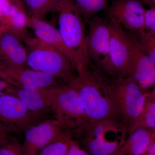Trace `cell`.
<instances>
[{
    "label": "cell",
    "mask_w": 155,
    "mask_h": 155,
    "mask_svg": "<svg viewBox=\"0 0 155 155\" xmlns=\"http://www.w3.org/2000/svg\"><path fill=\"white\" fill-rule=\"evenodd\" d=\"M107 74L96 69H82L67 84L77 91L83 105L87 125L109 119H121Z\"/></svg>",
    "instance_id": "6da1fadb"
},
{
    "label": "cell",
    "mask_w": 155,
    "mask_h": 155,
    "mask_svg": "<svg viewBox=\"0 0 155 155\" xmlns=\"http://www.w3.org/2000/svg\"><path fill=\"white\" fill-rule=\"evenodd\" d=\"M23 42L28 68L62 79L67 84L76 75L69 59L41 40L30 36Z\"/></svg>",
    "instance_id": "7a4b0ae2"
},
{
    "label": "cell",
    "mask_w": 155,
    "mask_h": 155,
    "mask_svg": "<svg viewBox=\"0 0 155 155\" xmlns=\"http://www.w3.org/2000/svg\"><path fill=\"white\" fill-rule=\"evenodd\" d=\"M127 125L121 119H106L87 125L77 135L91 155H112L124 143Z\"/></svg>",
    "instance_id": "3957f363"
},
{
    "label": "cell",
    "mask_w": 155,
    "mask_h": 155,
    "mask_svg": "<svg viewBox=\"0 0 155 155\" xmlns=\"http://www.w3.org/2000/svg\"><path fill=\"white\" fill-rule=\"evenodd\" d=\"M58 13V30L61 36L68 47L89 67L85 22L74 0H60Z\"/></svg>",
    "instance_id": "277c9868"
},
{
    "label": "cell",
    "mask_w": 155,
    "mask_h": 155,
    "mask_svg": "<svg viewBox=\"0 0 155 155\" xmlns=\"http://www.w3.org/2000/svg\"><path fill=\"white\" fill-rule=\"evenodd\" d=\"M51 110L72 137L87 126L86 114L78 93L69 84L58 87Z\"/></svg>",
    "instance_id": "5b68a950"
},
{
    "label": "cell",
    "mask_w": 155,
    "mask_h": 155,
    "mask_svg": "<svg viewBox=\"0 0 155 155\" xmlns=\"http://www.w3.org/2000/svg\"><path fill=\"white\" fill-rule=\"evenodd\" d=\"M86 46L89 61L96 69L114 78L113 65L110 56V30L106 20L98 16L92 17L87 22Z\"/></svg>",
    "instance_id": "8992f818"
},
{
    "label": "cell",
    "mask_w": 155,
    "mask_h": 155,
    "mask_svg": "<svg viewBox=\"0 0 155 155\" xmlns=\"http://www.w3.org/2000/svg\"><path fill=\"white\" fill-rule=\"evenodd\" d=\"M110 84L120 119L128 127L136 122L144 110V95L138 85L128 77L112 78Z\"/></svg>",
    "instance_id": "52a82bcc"
},
{
    "label": "cell",
    "mask_w": 155,
    "mask_h": 155,
    "mask_svg": "<svg viewBox=\"0 0 155 155\" xmlns=\"http://www.w3.org/2000/svg\"><path fill=\"white\" fill-rule=\"evenodd\" d=\"M41 117V114L29 110L14 95L0 97V127L8 133L25 132Z\"/></svg>",
    "instance_id": "ba28073f"
},
{
    "label": "cell",
    "mask_w": 155,
    "mask_h": 155,
    "mask_svg": "<svg viewBox=\"0 0 155 155\" xmlns=\"http://www.w3.org/2000/svg\"><path fill=\"white\" fill-rule=\"evenodd\" d=\"M125 32L129 48L128 77L139 87H149L155 83V65L142 48L137 35Z\"/></svg>",
    "instance_id": "9c48e42d"
},
{
    "label": "cell",
    "mask_w": 155,
    "mask_h": 155,
    "mask_svg": "<svg viewBox=\"0 0 155 155\" xmlns=\"http://www.w3.org/2000/svg\"><path fill=\"white\" fill-rule=\"evenodd\" d=\"M146 10L139 0H114L108 8L107 15L110 20L118 22L126 30L138 35L146 31Z\"/></svg>",
    "instance_id": "30bf717a"
},
{
    "label": "cell",
    "mask_w": 155,
    "mask_h": 155,
    "mask_svg": "<svg viewBox=\"0 0 155 155\" xmlns=\"http://www.w3.org/2000/svg\"><path fill=\"white\" fill-rule=\"evenodd\" d=\"M67 132L61 122L55 119L31 125L25 131L22 143L23 155H36L42 149Z\"/></svg>",
    "instance_id": "8fae6325"
},
{
    "label": "cell",
    "mask_w": 155,
    "mask_h": 155,
    "mask_svg": "<svg viewBox=\"0 0 155 155\" xmlns=\"http://www.w3.org/2000/svg\"><path fill=\"white\" fill-rule=\"evenodd\" d=\"M29 27L35 37L58 50L69 59L76 72L82 69H89L79 56L70 49L64 41L58 29L51 23L42 19L30 17Z\"/></svg>",
    "instance_id": "7c38bea8"
},
{
    "label": "cell",
    "mask_w": 155,
    "mask_h": 155,
    "mask_svg": "<svg viewBox=\"0 0 155 155\" xmlns=\"http://www.w3.org/2000/svg\"><path fill=\"white\" fill-rule=\"evenodd\" d=\"M110 56L115 79L128 77L129 48L125 31L118 22L110 20Z\"/></svg>",
    "instance_id": "4fadbf2b"
},
{
    "label": "cell",
    "mask_w": 155,
    "mask_h": 155,
    "mask_svg": "<svg viewBox=\"0 0 155 155\" xmlns=\"http://www.w3.org/2000/svg\"><path fill=\"white\" fill-rule=\"evenodd\" d=\"M0 79L11 85L45 88L61 85L60 79L28 67H0Z\"/></svg>",
    "instance_id": "5bb4252c"
},
{
    "label": "cell",
    "mask_w": 155,
    "mask_h": 155,
    "mask_svg": "<svg viewBox=\"0 0 155 155\" xmlns=\"http://www.w3.org/2000/svg\"><path fill=\"white\" fill-rule=\"evenodd\" d=\"M59 86L40 88L10 84L8 94L17 97L29 110L42 114L45 111L51 110Z\"/></svg>",
    "instance_id": "9a60e30c"
},
{
    "label": "cell",
    "mask_w": 155,
    "mask_h": 155,
    "mask_svg": "<svg viewBox=\"0 0 155 155\" xmlns=\"http://www.w3.org/2000/svg\"><path fill=\"white\" fill-rule=\"evenodd\" d=\"M27 51L21 40L6 31L0 41V67H27Z\"/></svg>",
    "instance_id": "2e32d148"
},
{
    "label": "cell",
    "mask_w": 155,
    "mask_h": 155,
    "mask_svg": "<svg viewBox=\"0 0 155 155\" xmlns=\"http://www.w3.org/2000/svg\"><path fill=\"white\" fill-rule=\"evenodd\" d=\"M8 10L0 19V24L6 27L7 31L24 41L30 37L27 28L29 27L30 17L23 10L19 0H11Z\"/></svg>",
    "instance_id": "e0dca14e"
},
{
    "label": "cell",
    "mask_w": 155,
    "mask_h": 155,
    "mask_svg": "<svg viewBox=\"0 0 155 155\" xmlns=\"http://www.w3.org/2000/svg\"><path fill=\"white\" fill-rule=\"evenodd\" d=\"M128 134L123 144L112 155H143L152 143L147 130L138 127Z\"/></svg>",
    "instance_id": "ac0fdd59"
},
{
    "label": "cell",
    "mask_w": 155,
    "mask_h": 155,
    "mask_svg": "<svg viewBox=\"0 0 155 155\" xmlns=\"http://www.w3.org/2000/svg\"><path fill=\"white\" fill-rule=\"evenodd\" d=\"M30 15L31 18L45 20L48 14L59 11L60 0H22Z\"/></svg>",
    "instance_id": "d6986e66"
},
{
    "label": "cell",
    "mask_w": 155,
    "mask_h": 155,
    "mask_svg": "<svg viewBox=\"0 0 155 155\" xmlns=\"http://www.w3.org/2000/svg\"><path fill=\"white\" fill-rule=\"evenodd\" d=\"M85 23L96 14L107 8L109 0H74Z\"/></svg>",
    "instance_id": "ffe728a7"
},
{
    "label": "cell",
    "mask_w": 155,
    "mask_h": 155,
    "mask_svg": "<svg viewBox=\"0 0 155 155\" xmlns=\"http://www.w3.org/2000/svg\"><path fill=\"white\" fill-rule=\"evenodd\" d=\"M72 137L64 133L58 139L42 149L36 155H67Z\"/></svg>",
    "instance_id": "44dd1931"
},
{
    "label": "cell",
    "mask_w": 155,
    "mask_h": 155,
    "mask_svg": "<svg viewBox=\"0 0 155 155\" xmlns=\"http://www.w3.org/2000/svg\"><path fill=\"white\" fill-rule=\"evenodd\" d=\"M10 134L6 131L0 134V155H24L22 144Z\"/></svg>",
    "instance_id": "7402d4cb"
},
{
    "label": "cell",
    "mask_w": 155,
    "mask_h": 155,
    "mask_svg": "<svg viewBox=\"0 0 155 155\" xmlns=\"http://www.w3.org/2000/svg\"><path fill=\"white\" fill-rule=\"evenodd\" d=\"M138 38L142 48L155 65V32L146 31Z\"/></svg>",
    "instance_id": "603a6c76"
},
{
    "label": "cell",
    "mask_w": 155,
    "mask_h": 155,
    "mask_svg": "<svg viewBox=\"0 0 155 155\" xmlns=\"http://www.w3.org/2000/svg\"><path fill=\"white\" fill-rule=\"evenodd\" d=\"M145 25L146 31L155 32V6L146 10L145 15Z\"/></svg>",
    "instance_id": "cb8c5ba5"
},
{
    "label": "cell",
    "mask_w": 155,
    "mask_h": 155,
    "mask_svg": "<svg viewBox=\"0 0 155 155\" xmlns=\"http://www.w3.org/2000/svg\"><path fill=\"white\" fill-rule=\"evenodd\" d=\"M143 118L146 125L149 127H155V103L147 109Z\"/></svg>",
    "instance_id": "d4e9b609"
},
{
    "label": "cell",
    "mask_w": 155,
    "mask_h": 155,
    "mask_svg": "<svg viewBox=\"0 0 155 155\" xmlns=\"http://www.w3.org/2000/svg\"><path fill=\"white\" fill-rule=\"evenodd\" d=\"M67 155H90L85 150L81 148L77 142L71 139Z\"/></svg>",
    "instance_id": "484cf974"
},
{
    "label": "cell",
    "mask_w": 155,
    "mask_h": 155,
    "mask_svg": "<svg viewBox=\"0 0 155 155\" xmlns=\"http://www.w3.org/2000/svg\"><path fill=\"white\" fill-rule=\"evenodd\" d=\"M11 4V0H0V19L8 10Z\"/></svg>",
    "instance_id": "4316f807"
},
{
    "label": "cell",
    "mask_w": 155,
    "mask_h": 155,
    "mask_svg": "<svg viewBox=\"0 0 155 155\" xmlns=\"http://www.w3.org/2000/svg\"><path fill=\"white\" fill-rule=\"evenodd\" d=\"M9 84L4 80L0 79V97L6 94H8Z\"/></svg>",
    "instance_id": "83f0119b"
},
{
    "label": "cell",
    "mask_w": 155,
    "mask_h": 155,
    "mask_svg": "<svg viewBox=\"0 0 155 155\" xmlns=\"http://www.w3.org/2000/svg\"><path fill=\"white\" fill-rule=\"evenodd\" d=\"M142 3H144L146 5L151 7L155 6V0H139Z\"/></svg>",
    "instance_id": "f1b7e54d"
},
{
    "label": "cell",
    "mask_w": 155,
    "mask_h": 155,
    "mask_svg": "<svg viewBox=\"0 0 155 155\" xmlns=\"http://www.w3.org/2000/svg\"><path fill=\"white\" fill-rule=\"evenodd\" d=\"M7 31L6 27L4 25L0 24V41L3 34Z\"/></svg>",
    "instance_id": "f546056e"
},
{
    "label": "cell",
    "mask_w": 155,
    "mask_h": 155,
    "mask_svg": "<svg viewBox=\"0 0 155 155\" xmlns=\"http://www.w3.org/2000/svg\"><path fill=\"white\" fill-rule=\"evenodd\" d=\"M5 131V130H4V129H2V128H1V127H0V133H2V132H3V131Z\"/></svg>",
    "instance_id": "4dcf8cb0"
},
{
    "label": "cell",
    "mask_w": 155,
    "mask_h": 155,
    "mask_svg": "<svg viewBox=\"0 0 155 155\" xmlns=\"http://www.w3.org/2000/svg\"></svg>",
    "instance_id": "1f68e13d"
}]
</instances>
